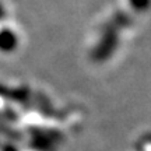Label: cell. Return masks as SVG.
<instances>
[{"label":"cell","mask_w":151,"mask_h":151,"mask_svg":"<svg viewBox=\"0 0 151 151\" xmlns=\"http://www.w3.org/2000/svg\"><path fill=\"white\" fill-rule=\"evenodd\" d=\"M147 1L148 0H133V3H134V7H146L147 4Z\"/></svg>","instance_id":"1"}]
</instances>
